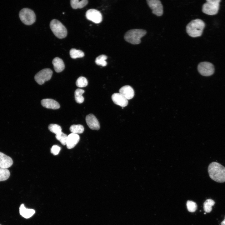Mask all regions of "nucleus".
<instances>
[{
	"label": "nucleus",
	"mask_w": 225,
	"mask_h": 225,
	"mask_svg": "<svg viewBox=\"0 0 225 225\" xmlns=\"http://www.w3.org/2000/svg\"><path fill=\"white\" fill-rule=\"evenodd\" d=\"M0 225H1V224H0Z\"/></svg>",
	"instance_id": "33"
},
{
	"label": "nucleus",
	"mask_w": 225,
	"mask_h": 225,
	"mask_svg": "<svg viewBox=\"0 0 225 225\" xmlns=\"http://www.w3.org/2000/svg\"><path fill=\"white\" fill-rule=\"evenodd\" d=\"M221 225H225V217L224 219L221 222Z\"/></svg>",
	"instance_id": "31"
},
{
	"label": "nucleus",
	"mask_w": 225,
	"mask_h": 225,
	"mask_svg": "<svg viewBox=\"0 0 225 225\" xmlns=\"http://www.w3.org/2000/svg\"><path fill=\"white\" fill-rule=\"evenodd\" d=\"M146 33V31L143 29H131L125 33L124 38L126 41L131 44H138L141 43V38Z\"/></svg>",
	"instance_id": "3"
},
{
	"label": "nucleus",
	"mask_w": 225,
	"mask_h": 225,
	"mask_svg": "<svg viewBox=\"0 0 225 225\" xmlns=\"http://www.w3.org/2000/svg\"><path fill=\"white\" fill-rule=\"evenodd\" d=\"M56 139L59 141L63 145H66V141L68 136L62 132L56 134Z\"/></svg>",
	"instance_id": "26"
},
{
	"label": "nucleus",
	"mask_w": 225,
	"mask_h": 225,
	"mask_svg": "<svg viewBox=\"0 0 225 225\" xmlns=\"http://www.w3.org/2000/svg\"><path fill=\"white\" fill-rule=\"evenodd\" d=\"M86 17L89 20L96 23H100L102 20V16L101 13L98 10L91 9L87 11Z\"/></svg>",
	"instance_id": "10"
},
{
	"label": "nucleus",
	"mask_w": 225,
	"mask_h": 225,
	"mask_svg": "<svg viewBox=\"0 0 225 225\" xmlns=\"http://www.w3.org/2000/svg\"><path fill=\"white\" fill-rule=\"evenodd\" d=\"M61 149L60 147L57 145H53L51 149V153L54 155H58L59 152Z\"/></svg>",
	"instance_id": "30"
},
{
	"label": "nucleus",
	"mask_w": 225,
	"mask_h": 225,
	"mask_svg": "<svg viewBox=\"0 0 225 225\" xmlns=\"http://www.w3.org/2000/svg\"><path fill=\"white\" fill-rule=\"evenodd\" d=\"M112 99L115 104L122 107L127 106L128 104V100L119 93L113 94Z\"/></svg>",
	"instance_id": "12"
},
{
	"label": "nucleus",
	"mask_w": 225,
	"mask_h": 225,
	"mask_svg": "<svg viewBox=\"0 0 225 225\" xmlns=\"http://www.w3.org/2000/svg\"><path fill=\"white\" fill-rule=\"evenodd\" d=\"M52 63L54 70L57 72H61L65 68V65L63 60L59 57L54 58L52 60Z\"/></svg>",
	"instance_id": "17"
},
{
	"label": "nucleus",
	"mask_w": 225,
	"mask_h": 225,
	"mask_svg": "<svg viewBox=\"0 0 225 225\" xmlns=\"http://www.w3.org/2000/svg\"><path fill=\"white\" fill-rule=\"evenodd\" d=\"M42 106L47 108L57 109L60 107L59 103L52 99H44L41 101Z\"/></svg>",
	"instance_id": "16"
},
{
	"label": "nucleus",
	"mask_w": 225,
	"mask_h": 225,
	"mask_svg": "<svg viewBox=\"0 0 225 225\" xmlns=\"http://www.w3.org/2000/svg\"><path fill=\"white\" fill-rule=\"evenodd\" d=\"M19 213L22 217L28 218L31 217L35 213L33 209L26 208L23 204H22L19 208Z\"/></svg>",
	"instance_id": "18"
},
{
	"label": "nucleus",
	"mask_w": 225,
	"mask_h": 225,
	"mask_svg": "<svg viewBox=\"0 0 225 225\" xmlns=\"http://www.w3.org/2000/svg\"><path fill=\"white\" fill-rule=\"evenodd\" d=\"M147 2L153 14L158 16H161L163 14V6L160 0H147Z\"/></svg>",
	"instance_id": "9"
},
{
	"label": "nucleus",
	"mask_w": 225,
	"mask_h": 225,
	"mask_svg": "<svg viewBox=\"0 0 225 225\" xmlns=\"http://www.w3.org/2000/svg\"><path fill=\"white\" fill-rule=\"evenodd\" d=\"M48 128L50 131L56 134L62 131L61 126L57 124H51L48 126Z\"/></svg>",
	"instance_id": "28"
},
{
	"label": "nucleus",
	"mask_w": 225,
	"mask_h": 225,
	"mask_svg": "<svg viewBox=\"0 0 225 225\" xmlns=\"http://www.w3.org/2000/svg\"><path fill=\"white\" fill-rule=\"evenodd\" d=\"M76 84L78 87H84L87 86L88 82L85 77L81 76L78 78L76 81Z\"/></svg>",
	"instance_id": "27"
},
{
	"label": "nucleus",
	"mask_w": 225,
	"mask_h": 225,
	"mask_svg": "<svg viewBox=\"0 0 225 225\" xmlns=\"http://www.w3.org/2000/svg\"><path fill=\"white\" fill-rule=\"evenodd\" d=\"M107 58V57L105 55H101L96 58L95 60L96 63L98 65H101L102 67H105L107 65V62L106 60Z\"/></svg>",
	"instance_id": "24"
},
{
	"label": "nucleus",
	"mask_w": 225,
	"mask_h": 225,
	"mask_svg": "<svg viewBox=\"0 0 225 225\" xmlns=\"http://www.w3.org/2000/svg\"><path fill=\"white\" fill-rule=\"evenodd\" d=\"M204 214H206V212H205V213H204Z\"/></svg>",
	"instance_id": "32"
},
{
	"label": "nucleus",
	"mask_w": 225,
	"mask_h": 225,
	"mask_svg": "<svg viewBox=\"0 0 225 225\" xmlns=\"http://www.w3.org/2000/svg\"><path fill=\"white\" fill-rule=\"evenodd\" d=\"M12 159L9 156L0 152V168L7 169L13 164Z\"/></svg>",
	"instance_id": "14"
},
{
	"label": "nucleus",
	"mask_w": 225,
	"mask_h": 225,
	"mask_svg": "<svg viewBox=\"0 0 225 225\" xmlns=\"http://www.w3.org/2000/svg\"><path fill=\"white\" fill-rule=\"evenodd\" d=\"M214 201L212 199H209L206 200L203 203V209L206 212H210L212 210V207L215 204Z\"/></svg>",
	"instance_id": "23"
},
{
	"label": "nucleus",
	"mask_w": 225,
	"mask_h": 225,
	"mask_svg": "<svg viewBox=\"0 0 225 225\" xmlns=\"http://www.w3.org/2000/svg\"><path fill=\"white\" fill-rule=\"evenodd\" d=\"M70 130L72 133L80 134L82 133L84 130L83 126L80 124L72 125L70 128Z\"/></svg>",
	"instance_id": "22"
},
{
	"label": "nucleus",
	"mask_w": 225,
	"mask_h": 225,
	"mask_svg": "<svg viewBox=\"0 0 225 225\" xmlns=\"http://www.w3.org/2000/svg\"><path fill=\"white\" fill-rule=\"evenodd\" d=\"M119 92L128 100L132 98L134 95L133 89L129 85L124 86L121 88L119 90Z\"/></svg>",
	"instance_id": "15"
},
{
	"label": "nucleus",
	"mask_w": 225,
	"mask_h": 225,
	"mask_svg": "<svg viewBox=\"0 0 225 225\" xmlns=\"http://www.w3.org/2000/svg\"><path fill=\"white\" fill-rule=\"evenodd\" d=\"M50 28L54 35L60 39L65 38L67 34V30L62 23L58 20H52L50 24Z\"/></svg>",
	"instance_id": "4"
},
{
	"label": "nucleus",
	"mask_w": 225,
	"mask_h": 225,
	"mask_svg": "<svg viewBox=\"0 0 225 225\" xmlns=\"http://www.w3.org/2000/svg\"><path fill=\"white\" fill-rule=\"evenodd\" d=\"M10 176V172L8 169L0 168V181L7 180Z\"/></svg>",
	"instance_id": "25"
},
{
	"label": "nucleus",
	"mask_w": 225,
	"mask_h": 225,
	"mask_svg": "<svg viewBox=\"0 0 225 225\" xmlns=\"http://www.w3.org/2000/svg\"><path fill=\"white\" fill-rule=\"evenodd\" d=\"M198 70L199 73L204 76H209L215 72L214 65L208 62H200L198 65Z\"/></svg>",
	"instance_id": "7"
},
{
	"label": "nucleus",
	"mask_w": 225,
	"mask_h": 225,
	"mask_svg": "<svg viewBox=\"0 0 225 225\" xmlns=\"http://www.w3.org/2000/svg\"><path fill=\"white\" fill-rule=\"evenodd\" d=\"M208 172L210 177L213 180L220 183L225 182V167L217 162L210 163Z\"/></svg>",
	"instance_id": "1"
},
{
	"label": "nucleus",
	"mask_w": 225,
	"mask_h": 225,
	"mask_svg": "<svg viewBox=\"0 0 225 225\" xmlns=\"http://www.w3.org/2000/svg\"><path fill=\"white\" fill-rule=\"evenodd\" d=\"M186 205L188 210L190 212H194L197 209V205L195 202L193 201H188Z\"/></svg>",
	"instance_id": "29"
},
{
	"label": "nucleus",
	"mask_w": 225,
	"mask_h": 225,
	"mask_svg": "<svg viewBox=\"0 0 225 225\" xmlns=\"http://www.w3.org/2000/svg\"><path fill=\"white\" fill-rule=\"evenodd\" d=\"M52 73V71L50 68L43 69L35 75L34 79L39 84H42L51 79Z\"/></svg>",
	"instance_id": "8"
},
{
	"label": "nucleus",
	"mask_w": 225,
	"mask_h": 225,
	"mask_svg": "<svg viewBox=\"0 0 225 225\" xmlns=\"http://www.w3.org/2000/svg\"><path fill=\"white\" fill-rule=\"evenodd\" d=\"M86 121L88 126L91 129L98 130L100 129L99 122L93 114L88 115L86 117Z\"/></svg>",
	"instance_id": "11"
},
{
	"label": "nucleus",
	"mask_w": 225,
	"mask_h": 225,
	"mask_svg": "<svg viewBox=\"0 0 225 225\" xmlns=\"http://www.w3.org/2000/svg\"><path fill=\"white\" fill-rule=\"evenodd\" d=\"M205 24L203 21L196 19L191 21L187 25L186 31L190 37L196 38L202 35Z\"/></svg>",
	"instance_id": "2"
},
{
	"label": "nucleus",
	"mask_w": 225,
	"mask_h": 225,
	"mask_svg": "<svg viewBox=\"0 0 225 225\" xmlns=\"http://www.w3.org/2000/svg\"><path fill=\"white\" fill-rule=\"evenodd\" d=\"M70 55L71 57L73 59L82 58L84 56L83 52L80 50L75 48H72L70 50Z\"/></svg>",
	"instance_id": "21"
},
{
	"label": "nucleus",
	"mask_w": 225,
	"mask_h": 225,
	"mask_svg": "<svg viewBox=\"0 0 225 225\" xmlns=\"http://www.w3.org/2000/svg\"><path fill=\"white\" fill-rule=\"evenodd\" d=\"M88 3L87 0H71L70 4L72 8L74 9L82 8L86 6Z\"/></svg>",
	"instance_id": "19"
},
{
	"label": "nucleus",
	"mask_w": 225,
	"mask_h": 225,
	"mask_svg": "<svg viewBox=\"0 0 225 225\" xmlns=\"http://www.w3.org/2000/svg\"><path fill=\"white\" fill-rule=\"evenodd\" d=\"M221 0H207L202 6V12L204 13L210 15L216 14L219 8Z\"/></svg>",
	"instance_id": "5"
},
{
	"label": "nucleus",
	"mask_w": 225,
	"mask_h": 225,
	"mask_svg": "<svg viewBox=\"0 0 225 225\" xmlns=\"http://www.w3.org/2000/svg\"><path fill=\"white\" fill-rule=\"evenodd\" d=\"M19 17L22 22L27 25H31L36 21V15L33 10L27 8L22 9L19 13Z\"/></svg>",
	"instance_id": "6"
},
{
	"label": "nucleus",
	"mask_w": 225,
	"mask_h": 225,
	"mask_svg": "<svg viewBox=\"0 0 225 225\" xmlns=\"http://www.w3.org/2000/svg\"><path fill=\"white\" fill-rule=\"evenodd\" d=\"M84 91L82 89L78 88L76 89L74 92L75 99L77 103H81L84 100V98L82 94L84 93Z\"/></svg>",
	"instance_id": "20"
},
{
	"label": "nucleus",
	"mask_w": 225,
	"mask_h": 225,
	"mask_svg": "<svg viewBox=\"0 0 225 225\" xmlns=\"http://www.w3.org/2000/svg\"><path fill=\"white\" fill-rule=\"evenodd\" d=\"M80 137L78 134L71 133L68 136L66 145L67 148L71 149L73 148L78 143Z\"/></svg>",
	"instance_id": "13"
}]
</instances>
